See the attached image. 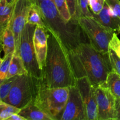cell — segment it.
Listing matches in <instances>:
<instances>
[{
  "mask_svg": "<svg viewBox=\"0 0 120 120\" xmlns=\"http://www.w3.org/2000/svg\"><path fill=\"white\" fill-rule=\"evenodd\" d=\"M7 26H3L0 25V45H1L2 43V35H3L4 31L5 29Z\"/></svg>",
  "mask_w": 120,
  "mask_h": 120,
  "instance_id": "obj_32",
  "label": "cell"
},
{
  "mask_svg": "<svg viewBox=\"0 0 120 120\" xmlns=\"http://www.w3.org/2000/svg\"><path fill=\"white\" fill-rule=\"evenodd\" d=\"M36 25L26 23L20 39L18 55L24 64L28 75L36 80H41L42 70L39 67L34 45V36Z\"/></svg>",
  "mask_w": 120,
  "mask_h": 120,
  "instance_id": "obj_6",
  "label": "cell"
},
{
  "mask_svg": "<svg viewBox=\"0 0 120 120\" xmlns=\"http://www.w3.org/2000/svg\"><path fill=\"white\" fill-rule=\"evenodd\" d=\"M53 2L57 11L62 17L65 21H70L71 19V16L68 8L66 0H53Z\"/></svg>",
  "mask_w": 120,
  "mask_h": 120,
  "instance_id": "obj_20",
  "label": "cell"
},
{
  "mask_svg": "<svg viewBox=\"0 0 120 120\" xmlns=\"http://www.w3.org/2000/svg\"><path fill=\"white\" fill-rule=\"evenodd\" d=\"M105 4V0H89V6L91 12L94 14H99Z\"/></svg>",
  "mask_w": 120,
  "mask_h": 120,
  "instance_id": "obj_25",
  "label": "cell"
},
{
  "mask_svg": "<svg viewBox=\"0 0 120 120\" xmlns=\"http://www.w3.org/2000/svg\"><path fill=\"white\" fill-rule=\"evenodd\" d=\"M2 60H3V58H1V55H0V66H1V63H2Z\"/></svg>",
  "mask_w": 120,
  "mask_h": 120,
  "instance_id": "obj_34",
  "label": "cell"
},
{
  "mask_svg": "<svg viewBox=\"0 0 120 120\" xmlns=\"http://www.w3.org/2000/svg\"><path fill=\"white\" fill-rule=\"evenodd\" d=\"M109 48L112 49L115 53L120 58V39L118 38L117 34L114 33L113 36L109 43Z\"/></svg>",
  "mask_w": 120,
  "mask_h": 120,
  "instance_id": "obj_26",
  "label": "cell"
},
{
  "mask_svg": "<svg viewBox=\"0 0 120 120\" xmlns=\"http://www.w3.org/2000/svg\"><path fill=\"white\" fill-rule=\"evenodd\" d=\"M33 2L32 0H16L11 18L8 22L15 38V54L18 55L21 35L27 23L28 12Z\"/></svg>",
  "mask_w": 120,
  "mask_h": 120,
  "instance_id": "obj_8",
  "label": "cell"
},
{
  "mask_svg": "<svg viewBox=\"0 0 120 120\" xmlns=\"http://www.w3.org/2000/svg\"><path fill=\"white\" fill-rule=\"evenodd\" d=\"M105 1L120 19V0H105Z\"/></svg>",
  "mask_w": 120,
  "mask_h": 120,
  "instance_id": "obj_28",
  "label": "cell"
},
{
  "mask_svg": "<svg viewBox=\"0 0 120 120\" xmlns=\"http://www.w3.org/2000/svg\"><path fill=\"white\" fill-rule=\"evenodd\" d=\"M2 45H0V53H1V50H2Z\"/></svg>",
  "mask_w": 120,
  "mask_h": 120,
  "instance_id": "obj_36",
  "label": "cell"
},
{
  "mask_svg": "<svg viewBox=\"0 0 120 120\" xmlns=\"http://www.w3.org/2000/svg\"><path fill=\"white\" fill-rule=\"evenodd\" d=\"M19 114L26 120H53L52 118L34 103V101L21 109Z\"/></svg>",
  "mask_w": 120,
  "mask_h": 120,
  "instance_id": "obj_14",
  "label": "cell"
},
{
  "mask_svg": "<svg viewBox=\"0 0 120 120\" xmlns=\"http://www.w3.org/2000/svg\"><path fill=\"white\" fill-rule=\"evenodd\" d=\"M117 32H118L119 33V34H120V28H118V31H117Z\"/></svg>",
  "mask_w": 120,
  "mask_h": 120,
  "instance_id": "obj_37",
  "label": "cell"
},
{
  "mask_svg": "<svg viewBox=\"0 0 120 120\" xmlns=\"http://www.w3.org/2000/svg\"><path fill=\"white\" fill-rule=\"evenodd\" d=\"M32 1L34 2H35V4H36L37 5H39L40 4H41V2H43V1H45V0H32Z\"/></svg>",
  "mask_w": 120,
  "mask_h": 120,
  "instance_id": "obj_33",
  "label": "cell"
},
{
  "mask_svg": "<svg viewBox=\"0 0 120 120\" xmlns=\"http://www.w3.org/2000/svg\"><path fill=\"white\" fill-rule=\"evenodd\" d=\"M103 85L108 88L117 99H120V75L111 70Z\"/></svg>",
  "mask_w": 120,
  "mask_h": 120,
  "instance_id": "obj_16",
  "label": "cell"
},
{
  "mask_svg": "<svg viewBox=\"0 0 120 120\" xmlns=\"http://www.w3.org/2000/svg\"><path fill=\"white\" fill-rule=\"evenodd\" d=\"M97 120H116V98L108 88L101 85L95 88Z\"/></svg>",
  "mask_w": 120,
  "mask_h": 120,
  "instance_id": "obj_9",
  "label": "cell"
},
{
  "mask_svg": "<svg viewBox=\"0 0 120 120\" xmlns=\"http://www.w3.org/2000/svg\"><path fill=\"white\" fill-rule=\"evenodd\" d=\"M14 53H10L3 57V60L0 66V85L7 79L9 67Z\"/></svg>",
  "mask_w": 120,
  "mask_h": 120,
  "instance_id": "obj_22",
  "label": "cell"
},
{
  "mask_svg": "<svg viewBox=\"0 0 120 120\" xmlns=\"http://www.w3.org/2000/svg\"><path fill=\"white\" fill-rule=\"evenodd\" d=\"M79 5L82 16L93 18V13L89 9V0H79Z\"/></svg>",
  "mask_w": 120,
  "mask_h": 120,
  "instance_id": "obj_27",
  "label": "cell"
},
{
  "mask_svg": "<svg viewBox=\"0 0 120 120\" xmlns=\"http://www.w3.org/2000/svg\"><path fill=\"white\" fill-rule=\"evenodd\" d=\"M66 2L71 19L79 20V18L82 16L80 9L79 0H66Z\"/></svg>",
  "mask_w": 120,
  "mask_h": 120,
  "instance_id": "obj_23",
  "label": "cell"
},
{
  "mask_svg": "<svg viewBox=\"0 0 120 120\" xmlns=\"http://www.w3.org/2000/svg\"><path fill=\"white\" fill-rule=\"evenodd\" d=\"M78 22L91 46L102 53H109V43L114 32L104 28L92 17L82 16Z\"/></svg>",
  "mask_w": 120,
  "mask_h": 120,
  "instance_id": "obj_7",
  "label": "cell"
},
{
  "mask_svg": "<svg viewBox=\"0 0 120 120\" xmlns=\"http://www.w3.org/2000/svg\"><path fill=\"white\" fill-rule=\"evenodd\" d=\"M39 81L28 74L18 76L3 101L20 109L25 107L35 99Z\"/></svg>",
  "mask_w": 120,
  "mask_h": 120,
  "instance_id": "obj_5",
  "label": "cell"
},
{
  "mask_svg": "<svg viewBox=\"0 0 120 120\" xmlns=\"http://www.w3.org/2000/svg\"><path fill=\"white\" fill-rule=\"evenodd\" d=\"M7 2H8V3H10V2H12L14 0H7Z\"/></svg>",
  "mask_w": 120,
  "mask_h": 120,
  "instance_id": "obj_35",
  "label": "cell"
},
{
  "mask_svg": "<svg viewBox=\"0 0 120 120\" xmlns=\"http://www.w3.org/2000/svg\"><path fill=\"white\" fill-rule=\"evenodd\" d=\"M69 93V87L45 86L39 80L34 102L53 120H60L65 109Z\"/></svg>",
  "mask_w": 120,
  "mask_h": 120,
  "instance_id": "obj_4",
  "label": "cell"
},
{
  "mask_svg": "<svg viewBox=\"0 0 120 120\" xmlns=\"http://www.w3.org/2000/svg\"><path fill=\"white\" fill-rule=\"evenodd\" d=\"M7 120H26L24 117L20 116L19 114H14L10 117L8 118Z\"/></svg>",
  "mask_w": 120,
  "mask_h": 120,
  "instance_id": "obj_31",
  "label": "cell"
},
{
  "mask_svg": "<svg viewBox=\"0 0 120 120\" xmlns=\"http://www.w3.org/2000/svg\"><path fill=\"white\" fill-rule=\"evenodd\" d=\"M76 84L79 89L85 107L87 120H97L95 87L87 77L77 79Z\"/></svg>",
  "mask_w": 120,
  "mask_h": 120,
  "instance_id": "obj_11",
  "label": "cell"
},
{
  "mask_svg": "<svg viewBox=\"0 0 120 120\" xmlns=\"http://www.w3.org/2000/svg\"><path fill=\"white\" fill-rule=\"evenodd\" d=\"M7 0H0V25H2V19L3 17L4 13L5 8L7 4ZM4 26V25H3Z\"/></svg>",
  "mask_w": 120,
  "mask_h": 120,
  "instance_id": "obj_29",
  "label": "cell"
},
{
  "mask_svg": "<svg viewBox=\"0 0 120 120\" xmlns=\"http://www.w3.org/2000/svg\"><path fill=\"white\" fill-rule=\"evenodd\" d=\"M18 76L7 79L0 85V100L3 101L7 97Z\"/></svg>",
  "mask_w": 120,
  "mask_h": 120,
  "instance_id": "obj_21",
  "label": "cell"
},
{
  "mask_svg": "<svg viewBox=\"0 0 120 120\" xmlns=\"http://www.w3.org/2000/svg\"><path fill=\"white\" fill-rule=\"evenodd\" d=\"M46 29L60 41L68 52L76 49L82 43V30L78 20L66 21L57 11L53 0H45L39 5Z\"/></svg>",
  "mask_w": 120,
  "mask_h": 120,
  "instance_id": "obj_3",
  "label": "cell"
},
{
  "mask_svg": "<svg viewBox=\"0 0 120 120\" xmlns=\"http://www.w3.org/2000/svg\"><path fill=\"white\" fill-rule=\"evenodd\" d=\"M109 6L105 3L101 11L98 14H93V18L100 24L109 30L116 32L120 26V19L118 16L112 17L108 12Z\"/></svg>",
  "mask_w": 120,
  "mask_h": 120,
  "instance_id": "obj_13",
  "label": "cell"
},
{
  "mask_svg": "<svg viewBox=\"0 0 120 120\" xmlns=\"http://www.w3.org/2000/svg\"><path fill=\"white\" fill-rule=\"evenodd\" d=\"M40 82L49 87H70L76 84L68 50L60 41L49 31L46 64Z\"/></svg>",
  "mask_w": 120,
  "mask_h": 120,
  "instance_id": "obj_2",
  "label": "cell"
},
{
  "mask_svg": "<svg viewBox=\"0 0 120 120\" xmlns=\"http://www.w3.org/2000/svg\"><path fill=\"white\" fill-rule=\"evenodd\" d=\"M68 56L76 79L87 77L95 88L105 83L112 70L109 53L97 51L90 43L82 42Z\"/></svg>",
  "mask_w": 120,
  "mask_h": 120,
  "instance_id": "obj_1",
  "label": "cell"
},
{
  "mask_svg": "<svg viewBox=\"0 0 120 120\" xmlns=\"http://www.w3.org/2000/svg\"><path fill=\"white\" fill-rule=\"evenodd\" d=\"M25 74H28V73L25 68L22 59L19 55L14 53L9 67L7 79Z\"/></svg>",
  "mask_w": 120,
  "mask_h": 120,
  "instance_id": "obj_17",
  "label": "cell"
},
{
  "mask_svg": "<svg viewBox=\"0 0 120 120\" xmlns=\"http://www.w3.org/2000/svg\"><path fill=\"white\" fill-rule=\"evenodd\" d=\"M48 30L36 26L34 36V45L36 59L40 69L43 70L46 64L48 52Z\"/></svg>",
  "mask_w": 120,
  "mask_h": 120,
  "instance_id": "obj_12",
  "label": "cell"
},
{
  "mask_svg": "<svg viewBox=\"0 0 120 120\" xmlns=\"http://www.w3.org/2000/svg\"><path fill=\"white\" fill-rule=\"evenodd\" d=\"M2 50L4 53V56H7L10 53H14L15 52V41L14 34L8 24L6 26L2 37Z\"/></svg>",
  "mask_w": 120,
  "mask_h": 120,
  "instance_id": "obj_15",
  "label": "cell"
},
{
  "mask_svg": "<svg viewBox=\"0 0 120 120\" xmlns=\"http://www.w3.org/2000/svg\"><path fill=\"white\" fill-rule=\"evenodd\" d=\"M0 101H1V100H0Z\"/></svg>",
  "mask_w": 120,
  "mask_h": 120,
  "instance_id": "obj_38",
  "label": "cell"
},
{
  "mask_svg": "<svg viewBox=\"0 0 120 120\" xmlns=\"http://www.w3.org/2000/svg\"><path fill=\"white\" fill-rule=\"evenodd\" d=\"M109 56L112 70L120 75V58L111 49H109Z\"/></svg>",
  "mask_w": 120,
  "mask_h": 120,
  "instance_id": "obj_24",
  "label": "cell"
},
{
  "mask_svg": "<svg viewBox=\"0 0 120 120\" xmlns=\"http://www.w3.org/2000/svg\"><path fill=\"white\" fill-rule=\"evenodd\" d=\"M27 23L35 25L46 29L45 25L42 18L41 8L39 5L35 4V2H33L29 9L27 18Z\"/></svg>",
  "mask_w": 120,
  "mask_h": 120,
  "instance_id": "obj_18",
  "label": "cell"
},
{
  "mask_svg": "<svg viewBox=\"0 0 120 120\" xmlns=\"http://www.w3.org/2000/svg\"><path fill=\"white\" fill-rule=\"evenodd\" d=\"M120 120V99L116 98V120Z\"/></svg>",
  "mask_w": 120,
  "mask_h": 120,
  "instance_id": "obj_30",
  "label": "cell"
},
{
  "mask_svg": "<svg viewBox=\"0 0 120 120\" xmlns=\"http://www.w3.org/2000/svg\"><path fill=\"white\" fill-rule=\"evenodd\" d=\"M69 89L68 101L60 120H87L85 107L77 84Z\"/></svg>",
  "mask_w": 120,
  "mask_h": 120,
  "instance_id": "obj_10",
  "label": "cell"
},
{
  "mask_svg": "<svg viewBox=\"0 0 120 120\" xmlns=\"http://www.w3.org/2000/svg\"><path fill=\"white\" fill-rule=\"evenodd\" d=\"M21 109L0 101V120H7L14 114H18Z\"/></svg>",
  "mask_w": 120,
  "mask_h": 120,
  "instance_id": "obj_19",
  "label": "cell"
}]
</instances>
